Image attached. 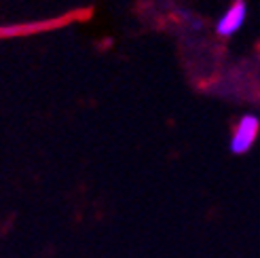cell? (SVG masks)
<instances>
[{"label":"cell","mask_w":260,"mask_h":258,"mask_svg":"<svg viewBox=\"0 0 260 258\" xmlns=\"http://www.w3.org/2000/svg\"><path fill=\"white\" fill-rule=\"evenodd\" d=\"M258 132H260V121L258 117H254V114H243V117L239 119L235 132H233L231 136V152L233 154H243L248 152L254 142L258 138Z\"/></svg>","instance_id":"cell-1"},{"label":"cell","mask_w":260,"mask_h":258,"mask_svg":"<svg viewBox=\"0 0 260 258\" xmlns=\"http://www.w3.org/2000/svg\"><path fill=\"white\" fill-rule=\"evenodd\" d=\"M245 15H248V7H245L243 0H235L224 13H222V17L218 19L216 23V32L220 36H231V34H235L243 21H245Z\"/></svg>","instance_id":"cell-2"}]
</instances>
